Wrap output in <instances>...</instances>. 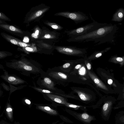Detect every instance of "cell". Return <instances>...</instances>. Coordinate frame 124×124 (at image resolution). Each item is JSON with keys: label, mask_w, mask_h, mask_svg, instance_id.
I'll list each match as a JSON object with an SVG mask.
<instances>
[{"label": "cell", "mask_w": 124, "mask_h": 124, "mask_svg": "<svg viewBox=\"0 0 124 124\" xmlns=\"http://www.w3.org/2000/svg\"><path fill=\"white\" fill-rule=\"evenodd\" d=\"M29 38L27 37H25L23 40V41L25 42H29Z\"/></svg>", "instance_id": "27"}, {"label": "cell", "mask_w": 124, "mask_h": 124, "mask_svg": "<svg viewBox=\"0 0 124 124\" xmlns=\"http://www.w3.org/2000/svg\"><path fill=\"white\" fill-rule=\"evenodd\" d=\"M44 37L46 39H50L52 37L54 39H56L53 37H51V35L49 34H46L44 36Z\"/></svg>", "instance_id": "24"}, {"label": "cell", "mask_w": 124, "mask_h": 124, "mask_svg": "<svg viewBox=\"0 0 124 124\" xmlns=\"http://www.w3.org/2000/svg\"><path fill=\"white\" fill-rule=\"evenodd\" d=\"M26 103L27 104L30 105L31 104V102L28 99H26L25 100Z\"/></svg>", "instance_id": "30"}, {"label": "cell", "mask_w": 124, "mask_h": 124, "mask_svg": "<svg viewBox=\"0 0 124 124\" xmlns=\"http://www.w3.org/2000/svg\"><path fill=\"white\" fill-rule=\"evenodd\" d=\"M77 116L81 120L84 122L88 123H90L94 119L93 116H90L85 113L78 114Z\"/></svg>", "instance_id": "11"}, {"label": "cell", "mask_w": 124, "mask_h": 124, "mask_svg": "<svg viewBox=\"0 0 124 124\" xmlns=\"http://www.w3.org/2000/svg\"><path fill=\"white\" fill-rule=\"evenodd\" d=\"M18 44L20 46L22 47H24L26 46L27 45L25 43H23L21 42H19Z\"/></svg>", "instance_id": "21"}, {"label": "cell", "mask_w": 124, "mask_h": 124, "mask_svg": "<svg viewBox=\"0 0 124 124\" xmlns=\"http://www.w3.org/2000/svg\"><path fill=\"white\" fill-rule=\"evenodd\" d=\"M9 29L10 30L13 31H15L16 30L15 28L12 26H10L9 27Z\"/></svg>", "instance_id": "28"}, {"label": "cell", "mask_w": 124, "mask_h": 124, "mask_svg": "<svg viewBox=\"0 0 124 124\" xmlns=\"http://www.w3.org/2000/svg\"><path fill=\"white\" fill-rule=\"evenodd\" d=\"M110 62L115 63H119L122 66L124 65V56L122 57H114L111 59Z\"/></svg>", "instance_id": "15"}, {"label": "cell", "mask_w": 124, "mask_h": 124, "mask_svg": "<svg viewBox=\"0 0 124 124\" xmlns=\"http://www.w3.org/2000/svg\"><path fill=\"white\" fill-rule=\"evenodd\" d=\"M81 67V66L80 64H78L75 67L76 69H80Z\"/></svg>", "instance_id": "32"}, {"label": "cell", "mask_w": 124, "mask_h": 124, "mask_svg": "<svg viewBox=\"0 0 124 124\" xmlns=\"http://www.w3.org/2000/svg\"><path fill=\"white\" fill-rule=\"evenodd\" d=\"M49 75L53 78L57 79H66L67 76L64 73L60 72H51Z\"/></svg>", "instance_id": "12"}, {"label": "cell", "mask_w": 124, "mask_h": 124, "mask_svg": "<svg viewBox=\"0 0 124 124\" xmlns=\"http://www.w3.org/2000/svg\"><path fill=\"white\" fill-rule=\"evenodd\" d=\"M39 31L38 30H37L36 31L35 33L36 35L38 36L39 34Z\"/></svg>", "instance_id": "34"}, {"label": "cell", "mask_w": 124, "mask_h": 124, "mask_svg": "<svg viewBox=\"0 0 124 124\" xmlns=\"http://www.w3.org/2000/svg\"><path fill=\"white\" fill-rule=\"evenodd\" d=\"M11 42L14 44L16 45L18 44L17 41L16 40L14 39H12L10 40Z\"/></svg>", "instance_id": "25"}, {"label": "cell", "mask_w": 124, "mask_h": 124, "mask_svg": "<svg viewBox=\"0 0 124 124\" xmlns=\"http://www.w3.org/2000/svg\"><path fill=\"white\" fill-rule=\"evenodd\" d=\"M42 13V12L39 10L36 13V16H40Z\"/></svg>", "instance_id": "23"}, {"label": "cell", "mask_w": 124, "mask_h": 124, "mask_svg": "<svg viewBox=\"0 0 124 124\" xmlns=\"http://www.w3.org/2000/svg\"><path fill=\"white\" fill-rule=\"evenodd\" d=\"M88 73L90 77L98 86L104 90H108L107 87L93 73L90 71H88Z\"/></svg>", "instance_id": "7"}, {"label": "cell", "mask_w": 124, "mask_h": 124, "mask_svg": "<svg viewBox=\"0 0 124 124\" xmlns=\"http://www.w3.org/2000/svg\"><path fill=\"white\" fill-rule=\"evenodd\" d=\"M55 15L70 19L76 24L81 23L89 19L88 17L85 14L79 11L61 12L55 14Z\"/></svg>", "instance_id": "3"}, {"label": "cell", "mask_w": 124, "mask_h": 124, "mask_svg": "<svg viewBox=\"0 0 124 124\" xmlns=\"http://www.w3.org/2000/svg\"><path fill=\"white\" fill-rule=\"evenodd\" d=\"M55 48L60 53L71 55H81L86 52L85 49L72 46H55Z\"/></svg>", "instance_id": "4"}, {"label": "cell", "mask_w": 124, "mask_h": 124, "mask_svg": "<svg viewBox=\"0 0 124 124\" xmlns=\"http://www.w3.org/2000/svg\"><path fill=\"white\" fill-rule=\"evenodd\" d=\"M123 97L124 98V89H123Z\"/></svg>", "instance_id": "35"}, {"label": "cell", "mask_w": 124, "mask_h": 124, "mask_svg": "<svg viewBox=\"0 0 124 124\" xmlns=\"http://www.w3.org/2000/svg\"><path fill=\"white\" fill-rule=\"evenodd\" d=\"M38 107L39 109L48 114L53 115L57 114V112L56 110L48 106H39Z\"/></svg>", "instance_id": "13"}, {"label": "cell", "mask_w": 124, "mask_h": 124, "mask_svg": "<svg viewBox=\"0 0 124 124\" xmlns=\"http://www.w3.org/2000/svg\"><path fill=\"white\" fill-rule=\"evenodd\" d=\"M108 50V48L106 49L105 50L99 52H95L92 55V56L94 57L95 58H98L101 56L102 55L103 53L105 51Z\"/></svg>", "instance_id": "20"}, {"label": "cell", "mask_w": 124, "mask_h": 124, "mask_svg": "<svg viewBox=\"0 0 124 124\" xmlns=\"http://www.w3.org/2000/svg\"><path fill=\"white\" fill-rule=\"evenodd\" d=\"M25 49L27 51H32L33 50V49L32 48L29 47H27L25 48Z\"/></svg>", "instance_id": "29"}, {"label": "cell", "mask_w": 124, "mask_h": 124, "mask_svg": "<svg viewBox=\"0 0 124 124\" xmlns=\"http://www.w3.org/2000/svg\"><path fill=\"white\" fill-rule=\"evenodd\" d=\"M46 95L50 99L57 103L65 105L67 102L64 98L51 93H46Z\"/></svg>", "instance_id": "8"}, {"label": "cell", "mask_w": 124, "mask_h": 124, "mask_svg": "<svg viewBox=\"0 0 124 124\" xmlns=\"http://www.w3.org/2000/svg\"><path fill=\"white\" fill-rule=\"evenodd\" d=\"M12 67L14 68L22 70L35 72V68L28 62L23 60L16 61L11 64Z\"/></svg>", "instance_id": "5"}, {"label": "cell", "mask_w": 124, "mask_h": 124, "mask_svg": "<svg viewBox=\"0 0 124 124\" xmlns=\"http://www.w3.org/2000/svg\"><path fill=\"white\" fill-rule=\"evenodd\" d=\"M31 36L32 37L35 38H38V36L36 35L35 33H33L31 35Z\"/></svg>", "instance_id": "33"}, {"label": "cell", "mask_w": 124, "mask_h": 124, "mask_svg": "<svg viewBox=\"0 0 124 124\" xmlns=\"http://www.w3.org/2000/svg\"><path fill=\"white\" fill-rule=\"evenodd\" d=\"M6 112L8 118L10 119H12L13 117V109L9 103H8L7 105L6 109Z\"/></svg>", "instance_id": "17"}, {"label": "cell", "mask_w": 124, "mask_h": 124, "mask_svg": "<svg viewBox=\"0 0 124 124\" xmlns=\"http://www.w3.org/2000/svg\"><path fill=\"white\" fill-rule=\"evenodd\" d=\"M41 82L42 85L47 88L53 90H55L54 82L49 78H44Z\"/></svg>", "instance_id": "10"}, {"label": "cell", "mask_w": 124, "mask_h": 124, "mask_svg": "<svg viewBox=\"0 0 124 124\" xmlns=\"http://www.w3.org/2000/svg\"><path fill=\"white\" fill-rule=\"evenodd\" d=\"M86 66L87 69L88 70H91V64L89 63H88L86 65Z\"/></svg>", "instance_id": "26"}, {"label": "cell", "mask_w": 124, "mask_h": 124, "mask_svg": "<svg viewBox=\"0 0 124 124\" xmlns=\"http://www.w3.org/2000/svg\"><path fill=\"white\" fill-rule=\"evenodd\" d=\"M124 18V9L120 8L117 10L114 14L112 20L117 22H121Z\"/></svg>", "instance_id": "9"}, {"label": "cell", "mask_w": 124, "mask_h": 124, "mask_svg": "<svg viewBox=\"0 0 124 124\" xmlns=\"http://www.w3.org/2000/svg\"><path fill=\"white\" fill-rule=\"evenodd\" d=\"M70 63H65L64 64L63 66L62 67L64 68H68L70 67Z\"/></svg>", "instance_id": "22"}, {"label": "cell", "mask_w": 124, "mask_h": 124, "mask_svg": "<svg viewBox=\"0 0 124 124\" xmlns=\"http://www.w3.org/2000/svg\"><path fill=\"white\" fill-rule=\"evenodd\" d=\"M4 124V123H3V124Z\"/></svg>", "instance_id": "36"}, {"label": "cell", "mask_w": 124, "mask_h": 124, "mask_svg": "<svg viewBox=\"0 0 124 124\" xmlns=\"http://www.w3.org/2000/svg\"><path fill=\"white\" fill-rule=\"evenodd\" d=\"M112 104L111 102L109 101L105 103L103 105L102 110L103 114L104 115H106L108 113Z\"/></svg>", "instance_id": "16"}, {"label": "cell", "mask_w": 124, "mask_h": 124, "mask_svg": "<svg viewBox=\"0 0 124 124\" xmlns=\"http://www.w3.org/2000/svg\"><path fill=\"white\" fill-rule=\"evenodd\" d=\"M65 105L66 107L76 109H78L79 108L82 107L81 106L78 105L68 102Z\"/></svg>", "instance_id": "18"}, {"label": "cell", "mask_w": 124, "mask_h": 124, "mask_svg": "<svg viewBox=\"0 0 124 124\" xmlns=\"http://www.w3.org/2000/svg\"><path fill=\"white\" fill-rule=\"evenodd\" d=\"M90 16L93 22L75 29L65 31V32L70 38L81 36L93 31L102 24L93 20Z\"/></svg>", "instance_id": "2"}, {"label": "cell", "mask_w": 124, "mask_h": 124, "mask_svg": "<svg viewBox=\"0 0 124 124\" xmlns=\"http://www.w3.org/2000/svg\"><path fill=\"white\" fill-rule=\"evenodd\" d=\"M76 92L80 99L83 101H89L91 98V96L89 95L82 92L79 91H77Z\"/></svg>", "instance_id": "14"}, {"label": "cell", "mask_w": 124, "mask_h": 124, "mask_svg": "<svg viewBox=\"0 0 124 124\" xmlns=\"http://www.w3.org/2000/svg\"><path fill=\"white\" fill-rule=\"evenodd\" d=\"M108 82L109 84L111 85L113 81L111 79H109L108 80Z\"/></svg>", "instance_id": "31"}, {"label": "cell", "mask_w": 124, "mask_h": 124, "mask_svg": "<svg viewBox=\"0 0 124 124\" xmlns=\"http://www.w3.org/2000/svg\"><path fill=\"white\" fill-rule=\"evenodd\" d=\"M32 87L36 90L40 92L46 93H53L52 92L48 90L42 89L36 87Z\"/></svg>", "instance_id": "19"}, {"label": "cell", "mask_w": 124, "mask_h": 124, "mask_svg": "<svg viewBox=\"0 0 124 124\" xmlns=\"http://www.w3.org/2000/svg\"><path fill=\"white\" fill-rule=\"evenodd\" d=\"M1 77L6 82L12 85L19 84L23 83L25 82L24 80L20 78L8 75L2 76Z\"/></svg>", "instance_id": "6"}, {"label": "cell", "mask_w": 124, "mask_h": 124, "mask_svg": "<svg viewBox=\"0 0 124 124\" xmlns=\"http://www.w3.org/2000/svg\"><path fill=\"white\" fill-rule=\"evenodd\" d=\"M117 29L116 25L103 23L97 28L89 33L79 36L70 38L67 41L70 42H99L98 45L109 41H112L114 34Z\"/></svg>", "instance_id": "1"}]
</instances>
